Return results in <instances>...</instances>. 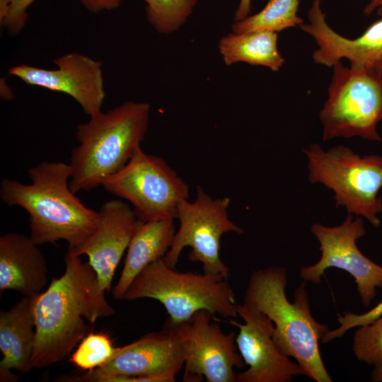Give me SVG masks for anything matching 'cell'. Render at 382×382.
Returning a JSON list of instances; mask_svg holds the SVG:
<instances>
[{"label":"cell","mask_w":382,"mask_h":382,"mask_svg":"<svg viewBox=\"0 0 382 382\" xmlns=\"http://www.w3.org/2000/svg\"><path fill=\"white\" fill-rule=\"evenodd\" d=\"M65 270L35 296L33 369L63 360L88 333V325L115 313L96 271L68 248Z\"/></svg>","instance_id":"1"},{"label":"cell","mask_w":382,"mask_h":382,"mask_svg":"<svg viewBox=\"0 0 382 382\" xmlns=\"http://www.w3.org/2000/svg\"><path fill=\"white\" fill-rule=\"evenodd\" d=\"M30 184L4 178L0 197L29 215L30 238L37 245L62 240L81 246L96 230L98 212L85 206L70 189V167L64 162L42 161L28 170Z\"/></svg>","instance_id":"2"},{"label":"cell","mask_w":382,"mask_h":382,"mask_svg":"<svg viewBox=\"0 0 382 382\" xmlns=\"http://www.w3.org/2000/svg\"><path fill=\"white\" fill-rule=\"evenodd\" d=\"M286 270L270 266L253 271L244 301L264 313L273 323V339L280 352L292 357L304 375L316 382H332L320 353L319 342L330 330L312 316L306 282L294 291L291 303L286 295Z\"/></svg>","instance_id":"3"},{"label":"cell","mask_w":382,"mask_h":382,"mask_svg":"<svg viewBox=\"0 0 382 382\" xmlns=\"http://www.w3.org/2000/svg\"><path fill=\"white\" fill-rule=\"evenodd\" d=\"M151 106L127 101L106 112L90 116L76 132L79 145L71 152V190L76 194L102 186L104 180L123 168L144 139Z\"/></svg>","instance_id":"4"},{"label":"cell","mask_w":382,"mask_h":382,"mask_svg":"<svg viewBox=\"0 0 382 382\" xmlns=\"http://www.w3.org/2000/svg\"><path fill=\"white\" fill-rule=\"evenodd\" d=\"M152 299L165 307L167 321L177 325L205 309L227 320L238 316L235 294L221 274L178 272L163 258L147 265L132 281L122 300Z\"/></svg>","instance_id":"5"},{"label":"cell","mask_w":382,"mask_h":382,"mask_svg":"<svg viewBox=\"0 0 382 382\" xmlns=\"http://www.w3.org/2000/svg\"><path fill=\"white\" fill-rule=\"evenodd\" d=\"M308 158V180L321 183L335 193V207H345L348 214L363 216L375 228L382 212V156H361L350 148L338 145L324 150L319 144L303 149Z\"/></svg>","instance_id":"6"},{"label":"cell","mask_w":382,"mask_h":382,"mask_svg":"<svg viewBox=\"0 0 382 382\" xmlns=\"http://www.w3.org/2000/svg\"><path fill=\"white\" fill-rule=\"evenodd\" d=\"M328 98L319 113L323 141L359 137L381 141L376 130L382 122V72L350 66H333Z\"/></svg>","instance_id":"7"},{"label":"cell","mask_w":382,"mask_h":382,"mask_svg":"<svg viewBox=\"0 0 382 382\" xmlns=\"http://www.w3.org/2000/svg\"><path fill=\"white\" fill-rule=\"evenodd\" d=\"M102 186L129 202L142 221L176 219L179 204L190 197L188 185L167 162L141 147Z\"/></svg>","instance_id":"8"},{"label":"cell","mask_w":382,"mask_h":382,"mask_svg":"<svg viewBox=\"0 0 382 382\" xmlns=\"http://www.w3.org/2000/svg\"><path fill=\"white\" fill-rule=\"evenodd\" d=\"M230 202L228 197L213 199L197 186L195 199L183 200L178 207L176 219L180 226L163 257L165 262L174 268L183 248L190 247L189 260L200 262L204 272L221 274L228 279L231 270L220 257L221 236L244 231L228 218Z\"/></svg>","instance_id":"9"},{"label":"cell","mask_w":382,"mask_h":382,"mask_svg":"<svg viewBox=\"0 0 382 382\" xmlns=\"http://www.w3.org/2000/svg\"><path fill=\"white\" fill-rule=\"evenodd\" d=\"M184 365L180 341L167 322L160 331L147 333L137 340L116 347L103 366L69 381L173 382Z\"/></svg>","instance_id":"10"},{"label":"cell","mask_w":382,"mask_h":382,"mask_svg":"<svg viewBox=\"0 0 382 382\" xmlns=\"http://www.w3.org/2000/svg\"><path fill=\"white\" fill-rule=\"evenodd\" d=\"M311 231L320 243L319 260L300 269V277L307 282L317 284L330 267L348 272L355 281L360 301L369 307L375 299L378 288H382V266L365 256L357 241L366 233L361 216L348 214L344 221L335 226L314 223Z\"/></svg>","instance_id":"11"},{"label":"cell","mask_w":382,"mask_h":382,"mask_svg":"<svg viewBox=\"0 0 382 382\" xmlns=\"http://www.w3.org/2000/svg\"><path fill=\"white\" fill-rule=\"evenodd\" d=\"M214 315L202 309L190 318L172 325L180 341L185 371L183 381L237 382L234 368L245 363L238 352L234 332L224 333Z\"/></svg>","instance_id":"12"},{"label":"cell","mask_w":382,"mask_h":382,"mask_svg":"<svg viewBox=\"0 0 382 382\" xmlns=\"http://www.w3.org/2000/svg\"><path fill=\"white\" fill-rule=\"evenodd\" d=\"M237 313L244 321L238 327L236 342L248 369L236 374L237 382H289L294 376L304 375L300 365L283 354L273 339L274 324L262 311L243 301Z\"/></svg>","instance_id":"13"},{"label":"cell","mask_w":382,"mask_h":382,"mask_svg":"<svg viewBox=\"0 0 382 382\" xmlns=\"http://www.w3.org/2000/svg\"><path fill=\"white\" fill-rule=\"evenodd\" d=\"M55 69L28 64L11 67L8 73L23 82L72 97L89 116L101 111L106 92L102 62L79 52H71L54 59Z\"/></svg>","instance_id":"14"},{"label":"cell","mask_w":382,"mask_h":382,"mask_svg":"<svg viewBox=\"0 0 382 382\" xmlns=\"http://www.w3.org/2000/svg\"><path fill=\"white\" fill-rule=\"evenodd\" d=\"M325 16L320 0H313L308 11V23L299 26L318 46L313 53L316 64L332 68L345 59L350 66L382 72V18L371 23L360 36L352 39L332 29Z\"/></svg>","instance_id":"15"},{"label":"cell","mask_w":382,"mask_h":382,"mask_svg":"<svg viewBox=\"0 0 382 382\" xmlns=\"http://www.w3.org/2000/svg\"><path fill=\"white\" fill-rule=\"evenodd\" d=\"M98 214L96 230L81 246L71 249L76 255L88 256V262L96 271L101 289L110 291L115 272L141 220L133 209L120 199L104 202Z\"/></svg>","instance_id":"16"},{"label":"cell","mask_w":382,"mask_h":382,"mask_svg":"<svg viewBox=\"0 0 382 382\" xmlns=\"http://www.w3.org/2000/svg\"><path fill=\"white\" fill-rule=\"evenodd\" d=\"M48 269L38 245L30 236L6 233L0 237V291L24 296L39 294L47 283Z\"/></svg>","instance_id":"17"},{"label":"cell","mask_w":382,"mask_h":382,"mask_svg":"<svg viewBox=\"0 0 382 382\" xmlns=\"http://www.w3.org/2000/svg\"><path fill=\"white\" fill-rule=\"evenodd\" d=\"M35 296H23L9 310L0 312V381H16L14 369L25 374L33 369L32 355L35 339Z\"/></svg>","instance_id":"18"},{"label":"cell","mask_w":382,"mask_h":382,"mask_svg":"<svg viewBox=\"0 0 382 382\" xmlns=\"http://www.w3.org/2000/svg\"><path fill=\"white\" fill-rule=\"evenodd\" d=\"M175 233L174 219L140 221L127 248L113 297L122 300L134 278L149 264L162 259L168 251Z\"/></svg>","instance_id":"19"},{"label":"cell","mask_w":382,"mask_h":382,"mask_svg":"<svg viewBox=\"0 0 382 382\" xmlns=\"http://www.w3.org/2000/svg\"><path fill=\"white\" fill-rule=\"evenodd\" d=\"M277 39L278 33L274 32L231 33L219 40V51L227 66L242 62L277 71L284 64Z\"/></svg>","instance_id":"20"},{"label":"cell","mask_w":382,"mask_h":382,"mask_svg":"<svg viewBox=\"0 0 382 382\" xmlns=\"http://www.w3.org/2000/svg\"><path fill=\"white\" fill-rule=\"evenodd\" d=\"M299 3V0H270L257 13L235 21L231 26L233 33H278L288 28L299 27L303 23V18L297 15Z\"/></svg>","instance_id":"21"},{"label":"cell","mask_w":382,"mask_h":382,"mask_svg":"<svg viewBox=\"0 0 382 382\" xmlns=\"http://www.w3.org/2000/svg\"><path fill=\"white\" fill-rule=\"evenodd\" d=\"M149 23L161 34L177 31L192 14L197 0H144Z\"/></svg>","instance_id":"22"},{"label":"cell","mask_w":382,"mask_h":382,"mask_svg":"<svg viewBox=\"0 0 382 382\" xmlns=\"http://www.w3.org/2000/svg\"><path fill=\"white\" fill-rule=\"evenodd\" d=\"M116 347L105 333H88L77 345L69 358L76 368L92 371L105 364L113 356Z\"/></svg>","instance_id":"23"},{"label":"cell","mask_w":382,"mask_h":382,"mask_svg":"<svg viewBox=\"0 0 382 382\" xmlns=\"http://www.w3.org/2000/svg\"><path fill=\"white\" fill-rule=\"evenodd\" d=\"M352 349L355 357L369 365L382 361V315L368 325L357 328Z\"/></svg>","instance_id":"24"},{"label":"cell","mask_w":382,"mask_h":382,"mask_svg":"<svg viewBox=\"0 0 382 382\" xmlns=\"http://www.w3.org/2000/svg\"><path fill=\"white\" fill-rule=\"evenodd\" d=\"M382 315V300L371 309L361 314L345 312L344 315H337L340 326L333 330H329L321 340L326 344L332 340L343 336L349 330L368 325Z\"/></svg>","instance_id":"25"},{"label":"cell","mask_w":382,"mask_h":382,"mask_svg":"<svg viewBox=\"0 0 382 382\" xmlns=\"http://www.w3.org/2000/svg\"><path fill=\"white\" fill-rule=\"evenodd\" d=\"M35 0H11L7 16L1 24L8 32L16 35L25 25L28 19L27 10Z\"/></svg>","instance_id":"26"},{"label":"cell","mask_w":382,"mask_h":382,"mask_svg":"<svg viewBox=\"0 0 382 382\" xmlns=\"http://www.w3.org/2000/svg\"><path fill=\"white\" fill-rule=\"evenodd\" d=\"M79 1L88 11L96 13L103 10L111 11L117 8L122 0H79Z\"/></svg>","instance_id":"27"},{"label":"cell","mask_w":382,"mask_h":382,"mask_svg":"<svg viewBox=\"0 0 382 382\" xmlns=\"http://www.w3.org/2000/svg\"><path fill=\"white\" fill-rule=\"evenodd\" d=\"M252 0H240L237 10L235 12V21H242L248 17L251 11Z\"/></svg>","instance_id":"28"},{"label":"cell","mask_w":382,"mask_h":382,"mask_svg":"<svg viewBox=\"0 0 382 382\" xmlns=\"http://www.w3.org/2000/svg\"><path fill=\"white\" fill-rule=\"evenodd\" d=\"M374 12L382 17V0H368L364 8L363 14L369 16Z\"/></svg>","instance_id":"29"},{"label":"cell","mask_w":382,"mask_h":382,"mask_svg":"<svg viewBox=\"0 0 382 382\" xmlns=\"http://www.w3.org/2000/svg\"><path fill=\"white\" fill-rule=\"evenodd\" d=\"M0 96L4 100H11L14 98L12 90L6 83L5 77L1 78L0 81Z\"/></svg>","instance_id":"30"},{"label":"cell","mask_w":382,"mask_h":382,"mask_svg":"<svg viewBox=\"0 0 382 382\" xmlns=\"http://www.w3.org/2000/svg\"><path fill=\"white\" fill-rule=\"evenodd\" d=\"M374 366L371 375V381L375 382H382V361Z\"/></svg>","instance_id":"31"},{"label":"cell","mask_w":382,"mask_h":382,"mask_svg":"<svg viewBox=\"0 0 382 382\" xmlns=\"http://www.w3.org/2000/svg\"><path fill=\"white\" fill-rule=\"evenodd\" d=\"M11 0H0V23L1 24L5 20Z\"/></svg>","instance_id":"32"}]
</instances>
